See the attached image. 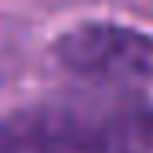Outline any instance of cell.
<instances>
[{
	"instance_id": "2",
	"label": "cell",
	"mask_w": 153,
	"mask_h": 153,
	"mask_svg": "<svg viewBox=\"0 0 153 153\" xmlns=\"http://www.w3.org/2000/svg\"><path fill=\"white\" fill-rule=\"evenodd\" d=\"M51 55L65 71L99 85L153 82V34L126 24H78L55 38Z\"/></svg>"
},
{
	"instance_id": "1",
	"label": "cell",
	"mask_w": 153,
	"mask_h": 153,
	"mask_svg": "<svg viewBox=\"0 0 153 153\" xmlns=\"http://www.w3.org/2000/svg\"><path fill=\"white\" fill-rule=\"evenodd\" d=\"M0 153H153V102L133 85L51 92L0 112Z\"/></svg>"
}]
</instances>
